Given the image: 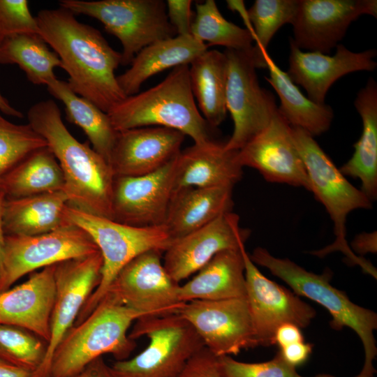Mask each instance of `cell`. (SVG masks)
I'll return each instance as SVG.
<instances>
[{"instance_id": "cell-1", "label": "cell", "mask_w": 377, "mask_h": 377, "mask_svg": "<svg viewBox=\"0 0 377 377\" xmlns=\"http://www.w3.org/2000/svg\"><path fill=\"white\" fill-rule=\"evenodd\" d=\"M36 18L40 37L59 57L75 94L105 113L126 97L114 73L121 63V52L99 30L61 7L42 9Z\"/></svg>"}, {"instance_id": "cell-2", "label": "cell", "mask_w": 377, "mask_h": 377, "mask_svg": "<svg viewBox=\"0 0 377 377\" xmlns=\"http://www.w3.org/2000/svg\"><path fill=\"white\" fill-rule=\"evenodd\" d=\"M27 119L28 124L45 139L61 167L68 205L112 220L114 175L109 163L89 142H81L70 133L54 101L32 105Z\"/></svg>"}, {"instance_id": "cell-3", "label": "cell", "mask_w": 377, "mask_h": 377, "mask_svg": "<svg viewBox=\"0 0 377 377\" xmlns=\"http://www.w3.org/2000/svg\"><path fill=\"white\" fill-rule=\"evenodd\" d=\"M143 316L108 291L92 311L64 334L52 355L44 377H69L107 353L117 361L126 360L136 346L128 331Z\"/></svg>"}, {"instance_id": "cell-4", "label": "cell", "mask_w": 377, "mask_h": 377, "mask_svg": "<svg viewBox=\"0 0 377 377\" xmlns=\"http://www.w3.org/2000/svg\"><path fill=\"white\" fill-rule=\"evenodd\" d=\"M189 65L172 69L153 87L126 96L107 114L117 131L161 126L188 135L194 144L215 140L212 127L200 112L192 93Z\"/></svg>"}, {"instance_id": "cell-5", "label": "cell", "mask_w": 377, "mask_h": 377, "mask_svg": "<svg viewBox=\"0 0 377 377\" xmlns=\"http://www.w3.org/2000/svg\"><path fill=\"white\" fill-rule=\"evenodd\" d=\"M291 127L295 144L304 163L310 181L311 191L324 206L334 223V242L311 253L318 257L334 252H342L346 262L359 265L364 272L375 279L376 269L366 259L353 253L346 241V219L350 212L358 209H369L372 202L360 190L351 184L330 158L322 149L314 137L297 127Z\"/></svg>"}, {"instance_id": "cell-6", "label": "cell", "mask_w": 377, "mask_h": 377, "mask_svg": "<svg viewBox=\"0 0 377 377\" xmlns=\"http://www.w3.org/2000/svg\"><path fill=\"white\" fill-rule=\"evenodd\" d=\"M249 256L286 282L298 296L306 297L325 307L332 320L330 326L337 330L344 327L353 330L362 341L364 362L362 371L374 374L373 361L377 355L374 332L377 328V314L351 302L347 295L332 286V272L326 269L317 274L306 270L288 258L273 256L267 249L256 248Z\"/></svg>"}, {"instance_id": "cell-7", "label": "cell", "mask_w": 377, "mask_h": 377, "mask_svg": "<svg viewBox=\"0 0 377 377\" xmlns=\"http://www.w3.org/2000/svg\"><path fill=\"white\" fill-rule=\"evenodd\" d=\"M64 217L68 223L89 235L103 258L100 282L82 308L75 324L81 322L92 311L128 263L149 250L164 253L172 242L163 225L133 227L68 205L65 208Z\"/></svg>"}, {"instance_id": "cell-8", "label": "cell", "mask_w": 377, "mask_h": 377, "mask_svg": "<svg viewBox=\"0 0 377 377\" xmlns=\"http://www.w3.org/2000/svg\"><path fill=\"white\" fill-rule=\"evenodd\" d=\"M142 336L149 343L131 359L110 366L115 377H178L203 341L193 327L179 313L143 316L134 322L128 337Z\"/></svg>"}, {"instance_id": "cell-9", "label": "cell", "mask_w": 377, "mask_h": 377, "mask_svg": "<svg viewBox=\"0 0 377 377\" xmlns=\"http://www.w3.org/2000/svg\"><path fill=\"white\" fill-rule=\"evenodd\" d=\"M59 5L75 15H87L100 21L108 33L119 40L122 66L131 64L149 45L177 36L163 0H60Z\"/></svg>"}, {"instance_id": "cell-10", "label": "cell", "mask_w": 377, "mask_h": 377, "mask_svg": "<svg viewBox=\"0 0 377 377\" xmlns=\"http://www.w3.org/2000/svg\"><path fill=\"white\" fill-rule=\"evenodd\" d=\"M252 47L223 52L228 64L226 105L233 121L232 133L225 142L229 150L240 149L264 130L278 109L272 94L260 86Z\"/></svg>"}, {"instance_id": "cell-11", "label": "cell", "mask_w": 377, "mask_h": 377, "mask_svg": "<svg viewBox=\"0 0 377 377\" xmlns=\"http://www.w3.org/2000/svg\"><path fill=\"white\" fill-rule=\"evenodd\" d=\"M98 251L89 235L73 225L38 235H5L0 291L38 268Z\"/></svg>"}, {"instance_id": "cell-12", "label": "cell", "mask_w": 377, "mask_h": 377, "mask_svg": "<svg viewBox=\"0 0 377 377\" xmlns=\"http://www.w3.org/2000/svg\"><path fill=\"white\" fill-rule=\"evenodd\" d=\"M163 253L149 250L134 258L119 271L108 291L144 316L178 313L185 302L178 296L180 284L164 268Z\"/></svg>"}, {"instance_id": "cell-13", "label": "cell", "mask_w": 377, "mask_h": 377, "mask_svg": "<svg viewBox=\"0 0 377 377\" xmlns=\"http://www.w3.org/2000/svg\"><path fill=\"white\" fill-rule=\"evenodd\" d=\"M246 300L257 346L274 344L277 328L286 323L307 327L316 311L294 292L269 280L256 267L244 249Z\"/></svg>"}, {"instance_id": "cell-14", "label": "cell", "mask_w": 377, "mask_h": 377, "mask_svg": "<svg viewBox=\"0 0 377 377\" xmlns=\"http://www.w3.org/2000/svg\"><path fill=\"white\" fill-rule=\"evenodd\" d=\"M178 313L216 357L237 355L257 346L246 297L185 302Z\"/></svg>"}, {"instance_id": "cell-15", "label": "cell", "mask_w": 377, "mask_h": 377, "mask_svg": "<svg viewBox=\"0 0 377 377\" xmlns=\"http://www.w3.org/2000/svg\"><path fill=\"white\" fill-rule=\"evenodd\" d=\"M175 158L141 176H114L112 220L133 227L164 224L175 191Z\"/></svg>"}, {"instance_id": "cell-16", "label": "cell", "mask_w": 377, "mask_h": 377, "mask_svg": "<svg viewBox=\"0 0 377 377\" xmlns=\"http://www.w3.org/2000/svg\"><path fill=\"white\" fill-rule=\"evenodd\" d=\"M103 266L100 251L55 264V299L47 352L34 377H44L52 355L73 325L85 302L98 286Z\"/></svg>"}, {"instance_id": "cell-17", "label": "cell", "mask_w": 377, "mask_h": 377, "mask_svg": "<svg viewBox=\"0 0 377 377\" xmlns=\"http://www.w3.org/2000/svg\"><path fill=\"white\" fill-rule=\"evenodd\" d=\"M237 160L242 167L257 170L269 182L287 184L311 191L308 174L291 127L278 109L267 126L238 150Z\"/></svg>"}, {"instance_id": "cell-18", "label": "cell", "mask_w": 377, "mask_h": 377, "mask_svg": "<svg viewBox=\"0 0 377 377\" xmlns=\"http://www.w3.org/2000/svg\"><path fill=\"white\" fill-rule=\"evenodd\" d=\"M363 15L376 17V0H300L290 40L301 50L327 54Z\"/></svg>"}, {"instance_id": "cell-19", "label": "cell", "mask_w": 377, "mask_h": 377, "mask_svg": "<svg viewBox=\"0 0 377 377\" xmlns=\"http://www.w3.org/2000/svg\"><path fill=\"white\" fill-rule=\"evenodd\" d=\"M250 235L249 229L240 226L239 215L232 212L226 213L173 240L164 252V268L179 283L198 272L219 252L245 246Z\"/></svg>"}, {"instance_id": "cell-20", "label": "cell", "mask_w": 377, "mask_h": 377, "mask_svg": "<svg viewBox=\"0 0 377 377\" xmlns=\"http://www.w3.org/2000/svg\"><path fill=\"white\" fill-rule=\"evenodd\" d=\"M185 136L179 131L161 126L119 131L109 164L114 176L153 172L177 156Z\"/></svg>"}, {"instance_id": "cell-21", "label": "cell", "mask_w": 377, "mask_h": 377, "mask_svg": "<svg viewBox=\"0 0 377 377\" xmlns=\"http://www.w3.org/2000/svg\"><path fill=\"white\" fill-rule=\"evenodd\" d=\"M336 47L333 56L304 52L290 40L289 68L286 73L316 103L325 104L329 89L339 78L353 72L372 71L377 66L374 59L376 56L374 49L355 52L341 44Z\"/></svg>"}, {"instance_id": "cell-22", "label": "cell", "mask_w": 377, "mask_h": 377, "mask_svg": "<svg viewBox=\"0 0 377 377\" xmlns=\"http://www.w3.org/2000/svg\"><path fill=\"white\" fill-rule=\"evenodd\" d=\"M55 264L34 272L22 283L0 291V324L25 329L47 343L55 299Z\"/></svg>"}, {"instance_id": "cell-23", "label": "cell", "mask_w": 377, "mask_h": 377, "mask_svg": "<svg viewBox=\"0 0 377 377\" xmlns=\"http://www.w3.org/2000/svg\"><path fill=\"white\" fill-rule=\"evenodd\" d=\"M238 150L226 149L216 140L179 151L175 158V191L186 187L234 186L242 177Z\"/></svg>"}, {"instance_id": "cell-24", "label": "cell", "mask_w": 377, "mask_h": 377, "mask_svg": "<svg viewBox=\"0 0 377 377\" xmlns=\"http://www.w3.org/2000/svg\"><path fill=\"white\" fill-rule=\"evenodd\" d=\"M232 189L186 187L175 191L163 224L172 241L232 212Z\"/></svg>"}, {"instance_id": "cell-25", "label": "cell", "mask_w": 377, "mask_h": 377, "mask_svg": "<svg viewBox=\"0 0 377 377\" xmlns=\"http://www.w3.org/2000/svg\"><path fill=\"white\" fill-rule=\"evenodd\" d=\"M207 47V44L191 35L175 36L156 41L141 50L133 59L131 67L117 76V81L126 96L136 94L148 78L168 68L189 65Z\"/></svg>"}, {"instance_id": "cell-26", "label": "cell", "mask_w": 377, "mask_h": 377, "mask_svg": "<svg viewBox=\"0 0 377 377\" xmlns=\"http://www.w3.org/2000/svg\"><path fill=\"white\" fill-rule=\"evenodd\" d=\"M225 250L215 255L178 291L179 300H221L246 296L245 265L242 251Z\"/></svg>"}, {"instance_id": "cell-27", "label": "cell", "mask_w": 377, "mask_h": 377, "mask_svg": "<svg viewBox=\"0 0 377 377\" xmlns=\"http://www.w3.org/2000/svg\"><path fill=\"white\" fill-rule=\"evenodd\" d=\"M354 105L362 131L353 154L339 170L344 176L359 179L360 190L372 202L377 198V84L373 78L358 91Z\"/></svg>"}, {"instance_id": "cell-28", "label": "cell", "mask_w": 377, "mask_h": 377, "mask_svg": "<svg viewBox=\"0 0 377 377\" xmlns=\"http://www.w3.org/2000/svg\"><path fill=\"white\" fill-rule=\"evenodd\" d=\"M68 205L64 191L5 200L2 214L4 234L34 236L71 225L64 217Z\"/></svg>"}, {"instance_id": "cell-29", "label": "cell", "mask_w": 377, "mask_h": 377, "mask_svg": "<svg viewBox=\"0 0 377 377\" xmlns=\"http://www.w3.org/2000/svg\"><path fill=\"white\" fill-rule=\"evenodd\" d=\"M269 77L265 80L276 91L280 99L278 110L293 127L300 128L313 137L326 132L330 127L334 112L332 108L318 104L305 96L267 54L265 56Z\"/></svg>"}, {"instance_id": "cell-30", "label": "cell", "mask_w": 377, "mask_h": 377, "mask_svg": "<svg viewBox=\"0 0 377 377\" xmlns=\"http://www.w3.org/2000/svg\"><path fill=\"white\" fill-rule=\"evenodd\" d=\"M189 80L201 114L216 128L226 119L228 64L224 52L207 50L189 64Z\"/></svg>"}, {"instance_id": "cell-31", "label": "cell", "mask_w": 377, "mask_h": 377, "mask_svg": "<svg viewBox=\"0 0 377 377\" xmlns=\"http://www.w3.org/2000/svg\"><path fill=\"white\" fill-rule=\"evenodd\" d=\"M47 89L64 104L68 121L82 128L92 148L109 163L118 131L114 128L108 114L75 94L66 81L55 78L47 85Z\"/></svg>"}, {"instance_id": "cell-32", "label": "cell", "mask_w": 377, "mask_h": 377, "mask_svg": "<svg viewBox=\"0 0 377 377\" xmlns=\"http://www.w3.org/2000/svg\"><path fill=\"white\" fill-rule=\"evenodd\" d=\"M64 184L61 167L46 146L24 158L5 178L0 191L9 200L64 191Z\"/></svg>"}, {"instance_id": "cell-33", "label": "cell", "mask_w": 377, "mask_h": 377, "mask_svg": "<svg viewBox=\"0 0 377 377\" xmlns=\"http://www.w3.org/2000/svg\"><path fill=\"white\" fill-rule=\"evenodd\" d=\"M0 64H15L34 84L47 85L56 77L54 69L61 61L38 34H19L4 39L0 45Z\"/></svg>"}, {"instance_id": "cell-34", "label": "cell", "mask_w": 377, "mask_h": 377, "mask_svg": "<svg viewBox=\"0 0 377 377\" xmlns=\"http://www.w3.org/2000/svg\"><path fill=\"white\" fill-rule=\"evenodd\" d=\"M191 35L207 45H221L226 49L247 50L253 47L251 32L227 20L214 0H206L195 5Z\"/></svg>"}, {"instance_id": "cell-35", "label": "cell", "mask_w": 377, "mask_h": 377, "mask_svg": "<svg viewBox=\"0 0 377 377\" xmlns=\"http://www.w3.org/2000/svg\"><path fill=\"white\" fill-rule=\"evenodd\" d=\"M300 0H256L247 10V17L252 27V52L257 68H267L265 56L267 47L276 31L285 24H293Z\"/></svg>"}, {"instance_id": "cell-36", "label": "cell", "mask_w": 377, "mask_h": 377, "mask_svg": "<svg viewBox=\"0 0 377 377\" xmlns=\"http://www.w3.org/2000/svg\"><path fill=\"white\" fill-rule=\"evenodd\" d=\"M47 343L32 332L0 324V359L34 374L45 357Z\"/></svg>"}, {"instance_id": "cell-37", "label": "cell", "mask_w": 377, "mask_h": 377, "mask_svg": "<svg viewBox=\"0 0 377 377\" xmlns=\"http://www.w3.org/2000/svg\"><path fill=\"white\" fill-rule=\"evenodd\" d=\"M47 142L27 123L16 124L0 114V188L7 175L28 155Z\"/></svg>"}, {"instance_id": "cell-38", "label": "cell", "mask_w": 377, "mask_h": 377, "mask_svg": "<svg viewBox=\"0 0 377 377\" xmlns=\"http://www.w3.org/2000/svg\"><path fill=\"white\" fill-rule=\"evenodd\" d=\"M223 377H300L296 367L289 364L279 351L272 360L263 362L247 363L230 355L217 357Z\"/></svg>"}, {"instance_id": "cell-39", "label": "cell", "mask_w": 377, "mask_h": 377, "mask_svg": "<svg viewBox=\"0 0 377 377\" xmlns=\"http://www.w3.org/2000/svg\"><path fill=\"white\" fill-rule=\"evenodd\" d=\"M19 34H38L40 29L27 0H0V45Z\"/></svg>"}, {"instance_id": "cell-40", "label": "cell", "mask_w": 377, "mask_h": 377, "mask_svg": "<svg viewBox=\"0 0 377 377\" xmlns=\"http://www.w3.org/2000/svg\"><path fill=\"white\" fill-rule=\"evenodd\" d=\"M178 377H223L218 358L205 346L187 362Z\"/></svg>"}, {"instance_id": "cell-41", "label": "cell", "mask_w": 377, "mask_h": 377, "mask_svg": "<svg viewBox=\"0 0 377 377\" xmlns=\"http://www.w3.org/2000/svg\"><path fill=\"white\" fill-rule=\"evenodd\" d=\"M191 0H167L166 10L168 21L175 29L177 36L191 35L193 19Z\"/></svg>"}, {"instance_id": "cell-42", "label": "cell", "mask_w": 377, "mask_h": 377, "mask_svg": "<svg viewBox=\"0 0 377 377\" xmlns=\"http://www.w3.org/2000/svg\"><path fill=\"white\" fill-rule=\"evenodd\" d=\"M312 348V344L300 341L280 348L279 351L286 362L296 367L307 360Z\"/></svg>"}, {"instance_id": "cell-43", "label": "cell", "mask_w": 377, "mask_h": 377, "mask_svg": "<svg viewBox=\"0 0 377 377\" xmlns=\"http://www.w3.org/2000/svg\"><path fill=\"white\" fill-rule=\"evenodd\" d=\"M300 341H304V337L301 329L295 325L286 323L276 330L274 344L280 348Z\"/></svg>"}, {"instance_id": "cell-44", "label": "cell", "mask_w": 377, "mask_h": 377, "mask_svg": "<svg viewBox=\"0 0 377 377\" xmlns=\"http://www.w3.org/2000/svg\"><path fill=\"white\" fill-rule=\"evenodd\" d=\"M350 248L355 254L360 256L368 253H376L377 251V233L361 232L357 235L350 244Z\"/></svg>"}, {"instance_id": "cell-45", "label": "cell", "mask_w": 377, "mask_h": 377, "mask_svg": "<svg viewBox=\"0 0 377 377\" xmlns=\"http://www.w3.org/2000/svg\"><path fill=\"white\" fill-rule=\"evenodd\" d=\"M69 377H115L103 357L89 363L80 371Z\"/></svg>"}, {"instance_id": "cell-46", "label": "cell", "mask_w": 377, "mask_h": 377, "mask_svg": "<svg viewBox=\"0 0 377 377\" xmlns=\"http://www.w3.org/2000/svg\"><path fill=\"white\" fill-rule=\"evenodd\" d=\"M0 377H34V373L0 359Z\"/></svg>"}, {"instance_id": "cell-47", "label": "cell", "mask_w": 377, "mask_h": 377, "mask_svg": "<svg viewBox=\"0 0 377 377\" xmlns=\"http://www.w3.org/2000/svg\"><path fill=\"white\" fill-rule=\"evenodd\" d=\"M5 202V195L3 192L0 191V276L2 269V263L3 258V251H4V241H5V234L3 228V222H2V214H3V207Z\"/></svg>"}, {"instance_id": "cell-48", "label": "cell", "mask_w": 377, "mask_h": 377, "mask_svg": "<svg viewBox=\"0 0 377 377\" xmlns=\"http://www.w3.org/2000/svg\"><path fill=\"white\" fill-rule=\"evenodd\" d=\"M0 111L3 112V114L17 117V118H22L24 117V114L22 112L17 110L15 108H13L10 103L6 100L1 94L0 92Z\"/></svg>"}, {"instance_id": "cell-49", "label": "cell", "mask_w": 377, "mask_h": 377, "mask_svg": "<svg viewBox=\"0 0 377 377\" xmlns=\"http://www.w3.org/2000/svg\"><path fill=\"white\" fill-rule=\"evenodd\" d=\"M300 377H303V376H300ZM313 377H334V376H330V375H325V374H322V375H318V376H313ZM355 377H369L362 373H360L358 375H357Z\"/></svg>"}]
</instances>
